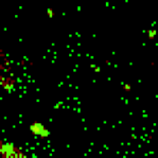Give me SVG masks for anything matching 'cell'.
Segmentation results:
<instances>
[{"instance_id":"obj_1","label":"cell","mask_w":158,"mask_h":158,"mask_svg":"<svg viewBox=\"0 0 158 158\" xmlns=\"http://www.w3.org/2000/svg\"><path fill=\"white\" fill-rule=\"evenodd\" d=\"M0 158H28L15 143H9V141H5V145H2V152H0Z\"/></svg>"},{"instance_id":"obj_2","label":"cell","mask_w":158,"mask_h":158,"mask_svg":"<svg viewBox=\"0 0 158 158\" xmlns=\"http://www.w3.org/2000/svg\"><path fill=\"white\" fill-rule=\"evenodd\" d=\"M31 134H35V136H39V139H48V136H50V130H48L41 121H33V123H31Z\"/></svg>"},{"instance_id":"obj_3","label":"cell","mask_w":158,"mask_h":158,"mask_svg":"<svg viewBox=\"0 0 158 158\" xmlns=\"http://www.w3.org/2000/svg\"><path fill=\"white\" fill-rule=\"evenodd\" d=\"M2 145H5V141H2V139H0V152H2Z\"/></svg>"}]
</instances>
